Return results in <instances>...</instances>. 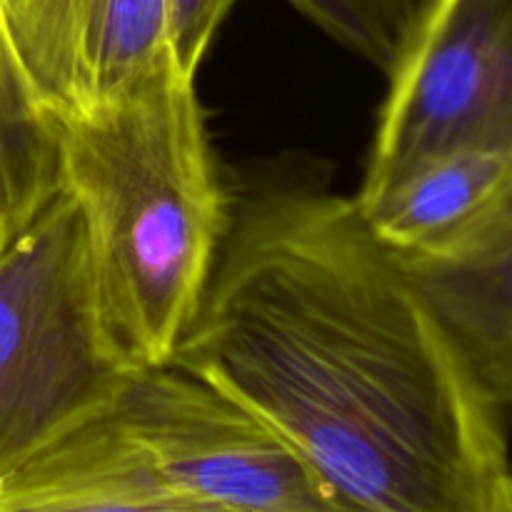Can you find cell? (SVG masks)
Returning <instances> with one entry per match:
<instances>
[{"label":"cell","mask_w":512,"mask_h":512,"mask_svg":"<svg viewBox=\"0 0 512 512\" xmlns=\"http://www.w3.org/2000/svg\"><path fill=\"white\" fill-rule=\"evenodd\" d=\"M168 363L258 415L353 512H485L512 488L510 375L355 198L313 180L228 213Z\"/></svg>","instance_id":"cell-1"},{"label":"cell","mask_w":512,"mask_h":512,"mask_svg":"<svg viewBox=\"0 0 512 512\" xmlns=\"http://www.w3.org/2000/svg\"><path fill=\"white\" fill-rule=\"evenodd\" d=\"M100 318L133 368L173 358L228 228L195 75L165 60L95 108L55 118Z\"/></svg>","instance_id":"cell-2"},{"label":"cell","mask_w":512,"mask_h":512,"mask_svg":"<svg viewBox=\"0 0 512 512\" xmlns=\"http://www.w3.org/2000/svg\"><path fill=\"white\" fill-rule=\"evenodd\" d=\"M130 370L100 318L83 220L58 190L0 248V478L108 408Z\"/></svg>","instance_id":"cell-3"},{"label":"cell","mask_w":512,"mask_h":512,"mask_svg":"<svg viewBox=\"0 0 512 512\" xmlns=\"http://www.w3.org/2000/svg\"><path fill=\"white\" fill-rule=\"evenodd\" d=\"M108 420L168 488L230 512H353L258 415L175 365L135 368Z\"/></svg>","instance_id":"cell-4"},{"label":"cell","mask_w":512,"mask_h":512,"mask_svg":"<svg viewBox=\"0 0 512 512\" xmlns=\"http://www.w3.org/2000/svg\"><path fill=\"white\" fill-rule=\"evenodd\" d=\"M385 73L355 198L433 155L512 148V0H425Z\"/></svg>","instance_id":"cell-5"},{"label":"cell","mask_w":512,"mask_h":512,"mask_svg":"<svg viewBox=\"0 0 512 512\" xmlns=\"http://www.w3.org/2000/svg\"><path fill=\"white\" fill-rule=\"evenodd\" d=\"M5 15L53 118L95 108L173 60L168 0H5Z\"/></svg>","instance_id":"cell-6"},{"label":"cell","mask_w":512,"mask_h":512,"mask_svg":"<svg viewBox=\"0 0 512 512\" xmlns=\"http://www.w3.org/2000/svg\"><path fill=\"white\" fill-rule=\"evenodd\" d=\"M355 205L373 238L400 258L463 255L512 235V148L433 155Z\"/></svg>","instance_id":"cell-7"},{"label":"cell","mask_w":512,"mask_h":512,"mask_svg":"<svg viewBox=\"0 0 512 512\" xmlns=\"http://www.w3.org/2000/svg\"><path fill=\"white\" fill-rule=\"evenodd\" d=\"M0 512H230L155 478L100 410L0 478Z\"/></svg>","instance_id":"cell-8"},{"label":"cell","mask_w":512,"mask_h":512,"mask_svg":"<svg viewBox=\"0 0 512 512\" xmlns=\"http://www.w3.org/2000/svg\"><path fill=\"white\" fill-rule=\"evenodd\" d=\"M58 190V125L20 60L0 0V248Z\"/></svg>","instance_id":"cell-9"},{"label":"cell","mask_w":512,"mask_h":512,"mask_svg":"<svg viewBox=\"0 0 512 512\" xmlns=\"http://www.w3.org/2000/svg\"><path fill=\"white\" fill-rule=\"evenodd\" d=\"M320 30L388 70L425 0H288Z\"/></svg>","instance_id":"cell-10"},{"label":"cell","mask_w":512,"mask_h":512,"mask_svg":"<svg viewBox=\"0 0 512 512\" xmlns=\"http://www.w3.org/2000/svg\"><path fill=\"white\" fill-rule=\"evenodd\" d=\"M238 0H168L170 58L185 75H198L215 33Z\"/></svg>","instance_id":"cell-11"},{"label":"cell","mask_w":512,"mask_h":512,"mask_svg":"<svg viewBox=\"0 0 512 512\" xmlns=\"http://www.w3.org/2000/svg\"><path fill=\"white\" fill-rule=\"evenodd\" d=\"M485 512H512V488H505L503 493L495 495V500Z\"/></svg>","instance_id":"cell-12"}]
</instances>
